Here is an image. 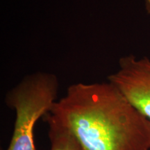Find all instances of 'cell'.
<instances>
[{
  "instance_id": "2",
  "label": "cell",
  "mask_w": 150,
  "mask_h": 150,
  "mask_svg": "<svg viewBox=\"0 0 150 150\" xmlns=\"http://www.w3.org/2000/svg\"><path fill=\"white\" fill-rule=\"evenodd\" d=\"M59 90L56 74L37 72L24 76L6 93V104L16 112L13 132L6 150H37L35 125L57 101Z\"/></svg>"
},
{
  "instance_id": "5",
  "label": "cell",
  "mask_w": 150,
  "mask_h": 150,
  "mask_svg": "<svg viewBox=\"0 0 150 150\" xmlns=\"http://www.w3.org/2000/svg\"><path fill=\"white\" fill-rule=\"evenodd\" d=\"M145 6L147 13L150 15V0H145Z\"/></svg>"
},
{
  "instance_id": "1",
  "label": "cell",
  "mask_w": 150,
  "mask_h": 150,
  "mask_svg": "<svg viewBox=\"0 0 150 150\" xmlns=\"http://www.w3.org/2000/svg\"><path fill=\"white\" fill-rule=\"evenodd\" d=\"M49 112L83 150H150V120L108 81L72 84Z\"/></svg>"
},
{
  "instance_id": "3",
  "label": "cell",
  "mask_w": 150,
  "mask_h": 150,
  "mask_svg": "<svg viewBox=\"0 0 150 150\" xmlns=\"http://www.w3.org/2000/svg\"><path fill=\"white\" fill-rule=\"evenodd\" d=\"M113 84L138 111L150 120V58L121 57L118 69L108 75Z\"/></svg>"
},
{
  "instance_id": "4",
  "label": "cell",
  "mask_w": 150,
  "mask_h": 150,
  "mask_svg": "<svg viewBox=\"0 0 150 150\" xmlns=\"http://www.w3.org/2000/svg\"><path fill=\"white\" fill-rule=\"evenodd\" d=\"M43 117L49 126L50 150H83L77 138L67 125L50 112Z\"/></svg>"
}]
</instances>
